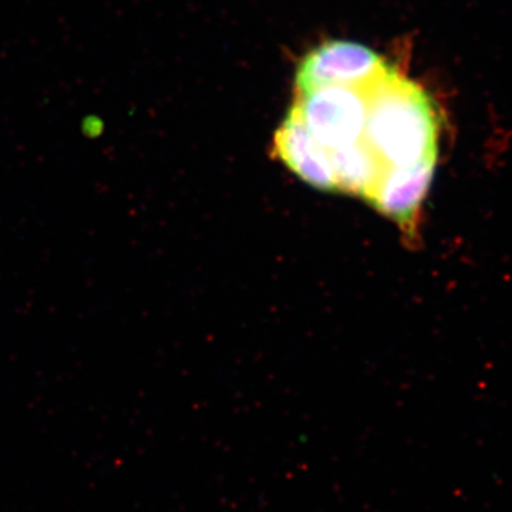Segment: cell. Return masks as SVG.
Listing matches in <instances>:
<instances>
[{
    "mask_svg": "<svg viewBox=\"0 0 512 512\" xmlns=\"http://www.w3.org/2000/svg\"><path fill=\"white\" fill-rule=\"evenodd\" d=\"M296 109L313 137L328 150L349 146L363 138L367 97L349 87H322L299 93Z\"/></svg>",
    "mask_w": 512,
    "mask_h": 512,
    "instance_id": "obj_3",
    "label": "cell"
},
{
    "mask_svg": "<svg viewBox=\"0 0 512 512\" xmlns=\"http://www.w3.org/2000/svg\"><path fill=\"white\" fill-rule=\"evenodd\" d=\"M392 70L370 47L348 40H332L303 57L296 72V92L338 86L355 89L367 97Z\"/></svg>",
    "mask_w": 512,
    "mask_h": 512,
    "instance_id": "obj_2",
    "label": "cell"
},
{
    "mask_svg": "<svg viewBox=\"0 0 512 512\" xmlns=\"http://www.w3.org/2000/svg\"><path fill=\"white\" fill-rule=\"evenodd\" d=\"M274 153L306 184L322 191H338L329 150L313 137L295 104L276 130Z\"/></svg>",
    "mask_w": 512,
    "mask_h": 512,
    "instance_id": "obj_4",
    "label": "cell"
},
{
    "mask_svg": "<svg viewBox=\"0 0 512 512\" xmlns=\"http://www.w3.org/2000/svg\"><path fill=\"white\" fill-rule=\"evenodd\" d=\"M329 153L336 187L345 194L360 195L367 200L387 171L365 138Z\"/></svg>",
    "mask_w": 512,
    "mask_h": 512,
    "instance_id": "obj_6",
    "label": "cell"
},
{
    "mask_svg": "<svg viewBox=\"0 0 512 512\" xmlns=\"http://www.w3.org/2000/svg\"><path fill=\"white\" fill-rule=\"evenodd\" d=\"M363 138L387 170L437 163L439 119L429 94L393 69L367 96Z\"/></svg>",
    "mask_w": 512,
    "mask_h": 512,
    "instance_id": "obj_1",
    "label": "cell"
},
{
    "mask_svg": "<svg viewBox=\"0 0 512 512\" xmlns=\"http://www.w3.org/2000/svg\"><path fill=\"white\" fill-rule=\"evenodd\" d=\"M434 170L436 163L433 161L410 167H390L366 201L380 214L396 221L403 231L413 234Z\"/></svg>",
    "mask_w": 512,
    "mask_h": 512,
    "instance_id": "obj_5",
    "label": "cell"
}]
</instances>
